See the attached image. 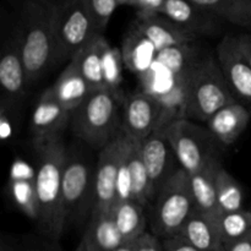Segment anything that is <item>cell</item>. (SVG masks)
I'll return each mask as SVG.
<instances>
[{"label":"cell","mask_w":251,"mask_h":251,"mask_svg":"<svg viewBox=\"0 0 251 251\" xmlns=\"http://www.w3.org/2000/svg\"><path fill=\"white\" fill-rule=\"evenodd\" d=\"M12 32L19 42L26 68L27 82L32 86L56 64L55 4L22 0Z\"/></svg>","instance_id":"cell-1"},{"label":"cell","mask_w":251,"mask_h":251,"mask_svg":"<svg viewBox=\"0 0 251 251\" xmlns=\"http://www.w3.org/2000/svg\"><path fill=\"white\" fill-rule=\"evenodd\" d=\"M36 151V189L38 200V221L42 232L58 242L66 228L63 210L61 184L68 151L61 137L33 140Z\"/></svg>","instance_id":"cell-2"},{"label":"cell","mask_w":251,"mask_h":251,"mask_svg":"<svg viewBox=\"0 0 251 251\" xmlns=\"http://www.w3.org/2000/svg\"><path fill=\"white\" fill-rule=\"evenodd\" d=\"M184 102L181 117L207 123L212 115L230 103L239 102L230 91L217 59L205 56L183 74Z\"/></svg>","instance_id":"cell-3"},{"label":"cell","mask_w":251,"mask_h":251,"mask_svg":"<svg viewBox=\"0 0 251 251\" xmlns=\"http://www.w3.org/2000/svg\"><path fill=\"white\" fill-rule=\"evenodd\" d=\"M119 96L109 90L92 92L71 115L70 126L76 137L102 151L117 137Z\"/></svg>","instance_id":"cell-4"},{"label":"cell","mask_w":251,"mask_h":251,"mask_svg":"<svg viewBox=\"0 0 251 251\" xmlns=\"http://www.w3.org/2000/svg\"><path fill=\"white\" fill-rule=\"evenodd\" d=\"M156 196L151 220L152 233L159 239L179 234L196 208L189 174L183 168L174 171Z\"/></svg>","instance_id":"cell-5"},{"label":"cell","mask_w":251,"mask_h":251,"mask_svg":"<svg viewBox=\"0 0 251 251\" xmlns=\"http://www.w3.org/2000/svg\"><path fill=\"white\" fill-rule=\"evenodd\" d=\"M180 168L188 174L200 171L213 159L220 158L216 142L207 127L186 118L173 120L163 131Z\"/></svg>","instance_id":"cell-6"},{"label":"cell","mask_w":251,"mask_h":251,"mask_svg":"<svg viewBox=\"0 0 251 251\" xmlns=\"http://www.w3.org/2000/svg\"><path fill=\"white\" fill-rule=\"evenodd\" d=\"M98 33L87 0H61L55 4L56 64L70 61Z\"/></svg>","instance_id":"cell-7"},{"label":"cell","mask_w":251,"mask_h":251,"mask_svg":"<svg viewBox=\"0 0 251 251\" xmlns=\"http://www.w3.org/2000/svg\"><path fill=\"white\" fill-rule=\"evenodd\" d=\"M95 194V173L90 164L78 154L68 151L63 172L61 199L66 225L70 221H78L85 217L87 203L92 205Z\"/></svg>","instance_id":"cell-8"},{"label":"cell","mask_w":251,"mask_h":251,"mask_svg":"<svg viewBox=\"0 0 251 251\" xmlns=\"http://www.w3.org/2000/svg\"><path fill=\"white\" fill-rule=\"evenodd\" d=\"M129 142L130 136L124 130L120 129L117 137L100 151L97 168L95 172L92 212H112L117 201V186L120 166Z\"/></svg>","instance_id":"cell-9"},{"label":"cell","mask_w":251,"mask_h":251,"mask_svg":"<svg viewBox=\"0 0 251 251\" xmlns=\"http://www.w3.org/2000/svg\"><path fill=\"white\" fill-rule=\"evenodd\" d=\"M163 118V105L153 95L140 91L123 100L122 129L132 139L142 141L158 131Z\"/></svg>","instance_id":"cell-10"},{"label":"cell","mask_w":251,"mask_h":251,"mask_svg":"<svg viewBox=\"0 0 251 251\" xmlns=\"http://www.w3.org/2000/svg\"><path fill=\"white\" fill-rule=\"evenodd\" d=\"M216 59L234 97L251 109V66L238 49L234 34H226L221 39Z\"/></svg>","instance_id":"cell-11"},{"label":"cell","mask_w":251,"mask_h":251,"mask_svg":"<svg viewBox=\"0 0 251 251\" xmlns=\"http://www.w3.org/2000/svg\"><path fill=\"white\" fill-rule=\"evenodd\" d=\"M0 87L2 100L12 105L21 103L29 87L24 59L14 32L10 33V37L2 46L0 58Z\"/></svg>","instance_id":"cell-12"},{"label":"cell","mask_w":251,"mask_h":251,"mask_svg":"<svg viewBox=\"0 0 251 251\" xmlns=\"http://www.w3.org/2000/svg\"><path fill=\"white\" fill-rule=\"evenodd\" d=\"M73 113L58 102L47 88L34 105L29 122V131L33 140L61 137L70 125Z\"/></svg>","instance_id":"cell-13"},{"label":"cell","mask_w":251,"mask_h":251,"mask_svg":"<svg viewBox=\"0 0 251 251\" xmlns=\"http://www.w3.org/2000/svg\"><path fill=\"white\" fill-rule=\"evenodd\" d=\"M161 15L198 37L215 36L221 31L222 20L190 0H166Z\"/></svg>","instance_id":"cell-14"},{"label":"cell","mask_w":251,"mask_h":251,"mask_svg":"<svg viewBox=\"0 0 251 251\" xmlns=\"http://www.w3.org/2000/svg\"><path fill=\"white\" fill-rule=\"evenodd\" d=\"M132 25L153 44L157 51L179 44L194 43L199 38L161 14L136 15Z\"/></svg>","instance_id":"cell-15"},{"label":"cell","mask_w":251,"mask_h":251,"mask_svg":"<svg viewBox=\"0 0 251 251\" xmlns=\"http://www.w3.org/2000/svg\"><path fill=\"white\" fill-rule=\"evenodd\" d=\"M9 191L12 202L28 218L38 221V200L36 189V168L16 158L11 164L9 174Z\"/></svg>","instance_id":"cell-16"},{"label":"cell","mask_w":251,"mask_h":251,"mask_svg":"<svg viewBox=\"0 0 251 251\" xmlns=\"http://www.w3.org/2000/svg\"><path fill=\"white\" fill-rule=\"evenodd\" d=\"M251 119V109L240 102L230 103L218 110L206 123V127L220 144H234L247 130Z\"/></svg>","instance_id":"cell-17"},{"label":"cell","mask_w":251,"mask_h":251,"mask_svg":"<svg viewBox=\"0 0 251 251\" xmlns=\"http://www.w3.org/2000/svg\"><path fill=\"white\" fill-rule=\"evenodd\" d=\"M123 243L112 212H92L76 251H114Z\"/></svg>","instance_id":"cell-18"},{"label":"cell","mask_w":251,"mask_h":251,"mask_svg":"<svg viewBox=\"0 0 251 251\" xmlns=\"http://www.w3.org/2000/svg\"><path fill=\"white\" fill-rule=\"evenodd\" d=\"M218 217L195 208L179 234L202 251H226L218 227Z\"/></svg>","instance_id":"cell-19"},{"label":"cell","mask_w":251,"mask_h":251,"mask_svg":"<svg viewBox=\"0 0 251 251\" xmlns=\"http://www.w3.org/2000/svg\"><path fill=\"white\" fill-rule=\"evenodd\" d=\"M172 149L163 132L154 131L141 141V153L151 180L154 196L162 188L164 181L171 176L167 173L171 159Z\"/></svg>","instance_id":"cell-20"},{"label":"cell","mask_w":251,"mask_h":251,"mask_svg":"<svg viewBox=\"0 0 251 251\" xmlns=\"http://www.w3.org/2000/svg\"><path fill=\"white\" fill-rule=\"evenodd\" d=\"M48 90L53 97L71 113L92 93L91 87L73 61H69L66 68Z\"/></svg>","instance_id":"cell-21"},{"label":"cell","mask_w":251,"mask_h":251,"mask_svg":"<svg viewBox=\"0 0 251 251\" xmlns=\"http://www.w3.org/2000/svg\"><path fill=\"white\" fill-rule=\"evenodd\" d=\"M107 39L103 33H98L75 54L70 61H73L81 73L82 77L91 87L92 92L107 90L103 77L102 54Z\"/></svg>","instance_id":"cell-22"},{"label":"cell","mask_w":251,"mask_h":251,"mask_svg":"<svg viewBox=\"0 0 251 251\" xmlns=\"http://www.w3.org/2000/svg\"><path fill=\"white\" fill-rule=\"evenodd\" d=\"M221 167L222 163L220 158H217L206 164L200 171L189 174L196 208L211 216H220L222 213L218 208L217 189H216L217 174Z\"/></svg>","instance_id":"cell-23"},{"label":"cell","mask_w":251,"mask_h":251,"mask_svg":"<svg viewBox=\"0 0 251 251\" xmlns=\"http://www.w3.org/2000/svg\"><path fill=\"white\" fill-rule=\"evenodd\" d=\"M122 55L124 64L134 73H146L156 61L157 50L153 44L131 25L123 41Z\"/></svg>","instance_id":"cell-24"},{"label":"cell","mask_w":251,"mask_h":251,"mask_svg":"<svg viewBox=\"0 0 251 251\" xmlns=\"http://www.w3.org/2000/svg\"><path fill=\"white\" fill-rule=\"evenodd\" d=\"M112 216L124 243L136 242L146 233L147 218L144 206L132 199L117 201Z\"/></svg>","instance_id":"cell-25"},{"label":"cell","mask_w":251,"mask_h":251,"mask_svg":"<svg viewBox=\"0 0 251 251\" xmlns=\"http://www.w3.org/2000/svg\"><path fill=\"white\" fill-rule=\"evenodd\" d=\"M126 162L131 184V199L145 207L154 198V193L142 158L141 141L130 137Z\"/></svg>","instance_id":"cell-26"},{"label":"cell","mask_w":251,"mask_h":251,"mask_svg":"<svg viewBox=\"0 0 251 251\" xmlns=\"http://www.w3.org/2000/svg\"><path fill=\"white\" fill-rule=\"evenodd\" d=\"M222 21L251 29V0H190Z\"/></svg>","instance_id":"cell-27"},{"label":"cell","mask_w":251,"mask_h":251,"mask_svg":"<svg viewBox=\"0 0 251 251\" xmlns=\"http://www.w3.org/2000/svg\"><path fill=\"white\" fill-rule=\"evenodd\" d=\"M194 43L179 44L162 49L157 51L156 61L173 76L183 75L199 61V49Z\"/></svg>","instance_id":"cell-28"},{"label":"cell","mask_w":251,"mask_h":251,"mask_svg":"<svg viewBox=\"0 0 251 251\" xmlns=\"http://www.w3.org/2000/svg\"><path fill=\"white\" fill-rule=\"evenodd\" d=\"M216 189L221 212H234L244 208V191L242 185L223 166L218 171Z\"/></svg>","instance_id":"cell-29"},{"label":"cell","mask_w":251,"mask_h":251,"mask_svg":"<svg viewBox=\"0 0 251 251\" xmlns=\"http://www.w3.org/2000/svg\"><path fill=\"white\" fill-rule=\"evenodd\" d=\"M218 227L227 249L233 243L251 234V211L243 208L234 212H222L218 217Z\"/></svg>","instance_id":"cell-30"},{"label":"cell","mask_w":251,"mask_h":251,"mask_svg":"<svg viewBox=\"0 0 251 251\" xmlns=\"http://www.w3.org/2000/svg\"><path fill=\"white\" fill-rule=\"evenodd\" d=\"M103 61V77H104L105 87L119 96L120 82L123 80L122 64L124 63L122 50L110 46L107 42L102 54Z\"/></svg>","instance_id":"cell-31"},{"label":"cell","mask_w":251,"mask_h":251,"mask_svg":"<svg viewBox=\"0 0 251 251\" xmlns=\"http://www.w3.org/2000/svg\"><path fill=\"white\" fill-rule=\"evenodd\" d=\"M87 4L98 32L103 33L119 4L117 0H87Z\"/></svg>","instance_id":"cell-32"},{"label":"cell","mask_w":251,"mask_h":251,"mask_svg":"<svg viewBox=\"0 0 251 251\" xmlns=\"http://www.w3.org/2000/svg\"><path fill=\"white\" fill-rule=\"evenodd\" d=\"M14 108L15 105L1 100V109H0V137L4 142L9 141L14 136Z\"/></svg>","instance_id":"cell-33"},{"label":"cell","mask_w":251,"mask_h":251,"mask_svg":"<svg viewBox=\"0 0 251 251\" xmlns=\"http://www.w3.org/2000/svg\"><path fill=\"white\" fill-rule=\"evenodd\" d=\"M166 0H130L129 6L136 9V15L161 14Z\"/></svg>","instance_id":"cell-34"},{"label":"cell","mask_w":251,"mask_h":251,"mask_svg":"<svg viewBox=\"0 0 251 251\" xmlns=\"http://www.w3.org/2000/svg\"><path fill=\"white\" fill-rule=\"evenodd\" d=\"M162 244H163L164 251H202L194 247L191 243H189L180 234L162 239Z\"/></svg>","instance_id":"cell-35"},{"label":"cell","mask_w":251,"mask_h":251,"mask_svg":"<svg viewBox=\"0 0 251 251\" xmlns=\"http://www.w3.org/2000/svg\"><path fill=\"white\" fill-rule=\"evenodd\" d=\"M135 251H164L162 239L153 234L146 232L135 242Z\"/></svg>","instance_id":"cell-36"},{"label":"cell","mask_w":251,"mask_h":251,"mask_svg":"<svg viewBox=\"0 0 251 251\" xmlns=\"http://www.w3.org/2000/svg\"><path fill=\"white\" fill-rule=\"evenodd\" d=\"M234 39L239 51L251 66V32H249V33L234 34Z\"/></svg>","instance_id":"cell-37"},{"label":"cell","mask_w":251,"mask_h":251,"mask_svg":"<svg viewBox=\"0 0 251 251\" xmlns=\"http://www.w3.org/2000/svg\"><path fill=\"white\" fill-rule=\"evenodd\" d=\"M226 251H251V234L233 243L226 249Z\"/></svg>","instance_id":"cell-38"},{"label":"cell","mask_w":251,"mask_h":251,"mask_svg":"<svg viewBox=\"0 0 251 251\" xmlns=\"http://www.w3.org/2000/svg\"><path fill=\"white\" fill-rule=\"evenodd\" d=\"M114 251H135V242L123 243V244Z\"/></svg>","instance_id":"cell-39"},{"label":"cell","mask_w":251,"mask_h":251,"mask_svg":"<svg viewBox=\"0 0 251 251\" xmlns=\"http://www.w3.org/2000/svg\"><path fill=\"white\" fill-rule=\"evenodd\" d=\"M28 251H60L56 248H50V247H39V248H34V249L28 250Z\"/></svg>","instance_id":"cell-40"},{"label":"cell","mask_w":251,"mask_h":251,"mask_svg":"<svg viewBox=\"0 0 251 251\" xmlns=\"http://www.w3.org/2000/svg\"><path fill=\"white\" fill-rule=\"evenodd\" d=\"M37 1H41V2H46V4H58L59 1H61V0H37Z\"/></svg>","instance_id":"cell-41"},{"label":"cell","mask_w":251,"mask_h":251,"mask_svg":"<svg viewBox=\"0 0 251 251\" xmlns=\"http://www.w3.org/2000/svg\"><path fill=\"white\" fill-rule=\"evenodd\" d=\"M119 5H129L130 0H117Z\"/></svg>","instance_id":"cell-42"},{"label":"cell","mask_w":251,"mask_h":251,"mask_svg":"<svg viewBox=\"0 0 251 251\" xmlns=\"http://www.w3.org/2000/svg\"><path fill=\"white\" fill-rule=\"evenodd\" d=\"M0 251H11V250H10L9 248L5 247V245H2V247H1V250H0Z\"/></svg>","instance_id":"cell-43"},{"label":"cell","mask_w":251,"mask_h":251,"mask_svg":"<svg viewBox=\"0 0 251 251\" xmlns=\"http://www.w3.org/2000/svg\"><path fill=\"white\" fill-rule=\"evenodd\" d=\"M250 32H251V29H250Z\"/></svg>","instance_id":"cell-44"}]
</instances>
